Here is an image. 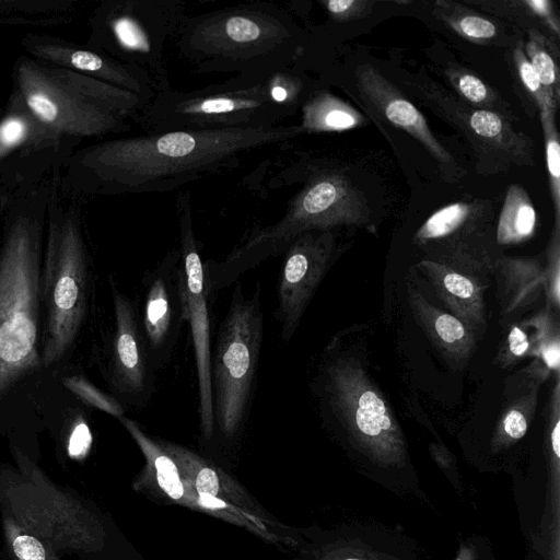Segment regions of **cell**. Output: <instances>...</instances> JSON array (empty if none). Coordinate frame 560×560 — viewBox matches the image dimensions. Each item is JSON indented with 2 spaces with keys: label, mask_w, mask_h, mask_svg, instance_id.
Returning <instances> with one entry per match:
<instances>
[{
  "label": "cell",
  "mask_w": 560,
  "mask_h": 560,
  "mask_svg": "<svg viewBox=\"0 0 560 560\" xmlns=\"http://www.w3.org/2000/svg\"><path fill=\"white\" fill-rule=\"evenodd\" d=\"M301 110L305 133L346 131L366 124L360 112L328 92L313 91Z\"/></svg>",
  "instance_id": "cell-23"
},
{
  "label": "cell",
  "mask_w": 560,
  "mask_h": 560,
  "mask_svg": "<svg viewBox=\"0 0 560 560\" xmlns=\"http://www.w3.org/2000/svg\"><path fill=\"white\" fill-rule=\"evenodd\" d=\"M481 214V205L458 201L431 214L416 233V240L428 242L451 236L472 223Z\"/></svg>",
  "instance_id": "cell-27"
},
{
  "label": "cell",
  "mask_w": 560,
  "mask_h": 560,
  "mask_svg": "<svg viewBox=\"0 0 560 560\" xmlns=\"http://www.w3.org/2000/svg\"><path fill=\"white\" fill-rule=\"evenodd\" d=\"M457 560H467L464 556H460Z\"/></svg>",
  "instance_id": "cell-40"
},
{
  "label": "cell",
  "mask_w": 560,
  "mask_h": 560,
  "mask_svg": "<svg viewBox=\"0 0 560 560\" xmlns=\"http://www.w3.org/2000/svg\"><path fill=\"white\" fill-rule=\"evenodd\" d=\"M277 72L236 75L200 90L161 91L142 108L137 125L144 132L269 128L295 115L298 108L275 102Z\"/></svg>",
  "instance_id": "cell-5"
},
{
  "label": "cell",
  "mask_w": 560,
  "mask_h": 560,
  "mask_svg": "<svg viewBox=\"0 0 560 560\" xmlns=\"http://www.w3.org/2000/svg\"><path fill=\"white\" fill-rule=\"evenodd\" d=\"M34 60L70 70L142 97L147 104L159 92L153 80L142 70L125 65L88 45L65 40L47 34L27 33L21 40Z\"/></svg>",
  "instance_id": "cell-16"
},
{
  "label": "cell",
  "mask_w": 560,
  "mask_h": 560,
  "mask_svg": "<svg viewBox=\"0 0 560 560\" xmlns=\"http://www.w3.org/2000/svg\"><path fill=\"white\" fill-rule=\"evenodd\" d=\"M186 15L180 0L105 1L90 18L85 45L142 70L161 92L170 89L165 46Z\"/></svg>",
  "instance_id": "cell-9"
},
{
  "label": "cell",
  "mask_w": 560,
  "mask_h": 560,
  "mask_svg": "<svg viewBox=\"0 0 560 560\" xmlns=\"http://www.w3.org/2000/svg\"><path fill=\"white\" fill-rule=\"evenodd\" d=\"M61 177V176H60ZM60 177L47 207V237L42 293L47 323L40 361L49 366L60 360L77 338L86 311L88 260L79 209L61 202Z\"/></svg>",
  "instance_id": "cell-6"
},
{
  "label": "cell",
  "mask_w": 560,
  "mask_h": 560,
  "mask_svg": "<svg viewBox=\"0 0 560 560\" xmlns=\"http://www.w3.org/2000/svg\"><path fill=\"white\" fill-rule=\"evenodd\" d=\"M355 80L363 97L389 122L418 140L443 167L454 166L453 158L434 137L422 113L374 67L359 66Z\"/></svg>",
  "instance_id": "cell-19"
},
{
  "label": "cell",
  "mask_w": 560,
  "mask_h": 560,
  "mask_svg": "<svg viewBox=\"0 0 560 560\" xmlns=\"http://www.w3.org/2000/svg\"><path fill=\"white\" fill-rule=\"evenodd\" d=\"M336 22H348L368 15L374 5L366 0H328L320 2Z\"/></svg>",
  "instance_id": "cell-36"
},
{
  "label": "cell",
  "mask_w": 560,
  "mask_h": 560,
  "mask_svg": "<svg viewBox=\"0 0 560 560\" xmlns=\"http://www.w3.org/2000/svg\"><path fill=\"white\" fill-rule=\"evenodd\" d=\"M530 340L527 334L518 326H513L508 336V358L517 359L529 353Z\"/></svg>",
  "instance_id": "cell-38"
},
{
  "label": "cell",
  "mask_w": 560,
  "mask_h": 560,
  "mask_svg": "<svg viewBox=\"0 0 560 560\" xmlns=\"http://www.w3.org/2000/svg\"><path fill=\"white\" fill-rule=\"evenodd\" d=\"M110 287L114 305L110 383L130 404L142 408L154 389L153 366L135 304L114 282Z\"/></svg>",
  "instance_id": "cell-18"
},
{
  "label": "cell",
  "mask_w": 560,
  "mask_h": 560,
  "mask_svg": "<svg viewBox=\"0 0 560 560\" xmlns=\"http://www.w3.org/2000/svg\"><path fill=\"white\" fill-rule=\"evenodd\" d=\"M430 278L436 294L454 315L468 328L485 324L483 300L480 287L470 278L446 265L423 260L419 264Z\"/></svg>",
  "instance_id": "cell-21"
},
{
  "label": "cell",
  "mask_w": 560,
  "mask_h": 560,
  "mask_svg": "<svg viewBox=\"0 0 560 560\" xmlns=\"http://www.w3.org/2000/svg\"><path fill=\"white\" fill-rule=\"evenodd\" d=\"M512 57L518 80L539 113L551 112L556 114L559 103L542 86L524 52V44L522 42L515 45Z\"/></svg>",
  "instance_id": "cell-32"
},
{
  "label": "cell",
  "mask_w": 560,
  "mask_h": 560,
  "mask_svg": "<svg viewBox=\"0 0 560 560\" xmlns=\"http://www.w3.org/2000/svg\"><path fill=\"white\" fill-rule=\"evenodd\" d=\"M545 138V154L556 224L560 225V143L556 114L539 113Z\"/></svg>",
  "instance_id": "cell-31"
},
{
  "label": "cell",
  "mask_w": 560,
  "mask_h": 560,
  "mask_svg": "<svg viewBox=\"0 0 560 560\" xmlns=\"http://www.w3.org/2000/svg\"><path fill=\"white\" fill-rule=\"evenodd\" d=\"M435 12L440 20L470 42L485 44L500 38L497 23L458 3L436 1Z\"/></svg>",
  "instance_id": "cell-26"
},
{
  "label": "cell",
  "mask_w": 560,
  "mask_h": 560,
  "mask_svg": "<svg viewBox=\"0 0 560 560\" xmlns=\"http://www.w3.org/2000/svg\"><path fill=\"white\" fill-rule=\"evenodd\" d=\"M58 177L14 191L5 210L0 250V394L42 363L37 351L42 236Z\"/></svg>",
  "instance_id": "cell-2"
},
{
  "label": "cell",
  "mask_w": 560,
  "mask_h": 560,
  "mask_svg": "<svg viewBox=\"0 0 560 560\" xmlns=\"http://www.w3.org/2000/svg\"><path fill=\"white\" fill-rule=\"evenodd\" d=\"M412 312L434 346L448 359L464 362L475 347V339L464 323L430 304L416 289L408 287Z\"/></svg>",
  "instance_id": "cell-22"
},
{
  "label": "cell",
  "mask_w": 560,
  "mask_h": 560,
  "mask_svg": "<svg viewBox=\"0 0 560 560\" xmlns=\"http://www.w3.org/2000/svg\"><path fill=\"white\" fill-rule=\"evenodd\" d=\"M537 215L535 207L520 185H511L503 200L497 226L499 244L512 245L522 243L535 232Z\"/></svg>",
  "instance_id": "cell-24"
},
{
  "label": "cell",
  "mask_w": 560,
  "mask_h": 560,
  "mask_svg": "<svg viewBox=\"0 0 560 560\" xmlns=\"http://www.w3.org/2000/svg\"><path fill=\"white\" fill-rule=\"evenodd\" d=\"M92 444V435L89 427L82 420L78 421L71 431L68 441V454L73 459H83Z\"/></svg>",
  "instance_id": "cell-37"
},
{
  "label": "cell",
  "mask_w": 560,
  "mask_h": 560,
  "mask_svg": "<svg viewBox=\"0 0 560 560\" xmlns=\"http://www.w3.org/2000/svg\"><path fill=\"white\" fill-rule=\"evenodd\" d=\"M179 279L185 322L188 323L196 366L198 415L201 435L213 441L211 405V341L206 268L192 232L189 202L180 198Z\"/></svg>",
  "instance_id": "cell-14"
},
{
  "label": "cell",
  "mask_w": 560,
  "mask_h": 560,
  "mask_svg": "<svg viewBox=\"0 0 560 560\" xmlns=\"http://www.w3.org/2000/svg\"><path fill=\"white\" fill-rule=\"evenodd\" d=\"M334 249L331 231H311L296 237L284 250L276 311L283 342L294 335L306 306L328 270Z\"/></svg>",
  "instance_id": "cell-15"
},
{
  "label": "cell",
  "mask_w": 560,
  "mask_h": 560,
  "mask_svg": "<svg viewBox=\"0 0 560 560\" xmlns=\"http://www.w3.org/2000/svg\"><path fill=\"white\" fill-rule=\"evenodd\" d=\"M406 86L440 116L462 130L489 171L510 165L533 164V142L516 132L510 120L497 113L478 109L453 97L439 85L419 79L405 80ZM436 114V115H438Z\"/></svg>",
  "instance_id": "cell-13"
},
{
  "label": "cell",
  "mask_w": 560,
  "mask_h": 560,
  "mask_svg": "<svg viewBox=\"0 0 560 560\" xmlns=\"http://www.w3.org/2000/svg\"><path fill=\"white\" fill-rule=\"evenodd\" d=\"M322 397L357 447L375 465L406 462L402 432L361 365L349 357L327 358L318 377Z\"/></svg>",
  "instance_id": "cell-10"
},
{
  "label": "cell",
  "mask_w": 560,
  "mask_h": 560,
  "mask_svg": "<svg viewBox=\"0 0 560 560\" xmlns=\"http://www.w3.org/2000/svg\"><path fill=\"white\" fill-rule=\"evenodd\" d=\"M260 287L250 295L236 283L211 353L213 440L235 442L248 419L262 341Z\"/></svg>",
  "instance_id": "cell-7"
},
{
  "label": "cell",
  "mask_w": 560,
  "mask_h": 560,
  "mask_svg": "<svg viewBox=\"0 0 560 560\" xmlns=\"http://www.w3.org/2000/svg\"><path fill=\"white\" fill-rule=\"evenodd\" d=\"M300 125L225 130H175L107 138L77 149L61 184L75 196L172 191L237 167L249 153L289 142Z\"/></svg>",
  "instance_id": "cell-1"
},
{
  "label": "cell",
  "mask_w": 560,
  "mask_h": 560,
  "mask_svg": "<svg viewBox=\"0 0 560 560\" xmlns=\"http://www.w3.org/2000/svg\"><path fill=\"white\" fill-rule=\"evenodd\" d=\"M445 73L452 86L466 104L478 109L497 113L510 120L511 114L508 105L481 79L464 69L450 68Z\"/></svg>",
  "instance_id": "cell-29"
},
{
  "label": "cell",
  "mask_w": 560,
  "mask_h": 560,
  "mask_svg": "<svg viewBox=\"0 0 560 560\" xmlns=\"http://www.w3.org/2000/svg\"><path fill=\"white\" fill-rule=\"evenodd\" d=\"M78 145L43 125L12 90L0 112V186L14 192L60 175Z\"/></svg>",
  "instance_id": "cell-12"
},
{
  "label": "cell",
  "mask_w": 560,
  "mask_h": 560,
  "mask_svg": "<svg viewBox=\"0 0 560 560\" xmlns=\"http://www.w3.org/2000/svg\"><path fill=\"white\" fill-rule=\"evenodd\" d=\"M13 192L0 186V214L4 212Z\"/></svg>",
  "instance_id": "cell-39"
},
{
  "label": "cell",
  "mask_w": 560,
  "mask_h": 560,
  "mask_svg": "<svg viewBox=\"0 0 560 560\" xmlns=\"http://www.w3.org/2000/svg\"><path fill=\"white\" fill-rule=\"evenodd\" d=\"M138 312L150 360L154 368L165 363L185 322L179 279V250H172L143 280Z\"/></svg>",
  "instance_id": "cell-17"
},
{
  "label": "cell",
  "mask_w": 560,
  "mask_h": 560,
  "mask_svg": "<svg viewBox=\"0 0 560 560\" xmlns=\"http://www.w3.org/2000/svg\"><path fill=\"white\" fill-rule=\"evenodd\" d=\"M175 460L183 477L200 493L234 504L257 516L271 527L276 522L258 506L253 498L223 470L192 451L173 442L156 439Z\"/></svg>",
  "instance_id": "cell-20"
},
{
  "label": "cell",
  "mask_w": 560,
  "mask_h": 560,
  "mask_svg": "<svg viewBox=\"0 0 560 560\" xmlns=\"http://www.w3.org/2000/svg\"><path fill=\"white\" fill-rule=\"evenodd\" d=\"M485 10L517 25L529 26V31H537L536 26L544 28L550 38L559 39L560 22L553 3L549 0H513V1H480L474 2ZM538 32V31H537ZM547 36V35H546Z\"/></svg>",
  "instance_id": "cell-25"
},
{
  "label": "cell",
  "mask_w": 560,
  "mask_h": 560,
  "mask_svg": "<svg viewBox=\"0 0 560 560\" xmlns=\"http://www.w3.org/2000/svg\"><path fill=\"white\" fill-rule=\"evenodd\" d=\"M61 383L85 404L116 418L125 415L124 406L115 397L102 392L85 377L80 375L62 377Z\"/></svg>",
  "instance_id": "cell-33"
},
{
  "label": "cell",
  "mask_w": 560,
  "mask_h": 560,
  "mask_svg": "<svg viewBox=\"0 0 560 560\" xmlns=\"http://www.w3.org/2000/svg\"><path fill=\"white\" fill-rule=\"evenodd\" d=\"M2 528L8 547L16 560H58L55 549L24 530L3 512Z\"/></svg>",
  "instance_id": "cell-30"
},
{
  "label": "cell",
  "mask_w": 560,
  "mask_h": 560,
  "mask_svg": "<svg viewBox=\"0 0 560 560\" xmlns=\"http://www.w3.org/2000/svg\"><path fill=\"white\" fill-rule=\"evenodd\" d=\"M369 221L368 202L354 185L335 168L317 167L306 174L305 184L278 222L254 230L223 261L210 260L205 265L209 293L228 287L269 257L284 253L304 233L363 225Z\"/></svg>",
  "instance_id": "cell-4"
},
{
  "label": "cell",
  "mask_w": 560,
  "mask_h": 560,
  "mask_svg": "<svg viewBox=\"0 0 560 560\" xmlns=\"http://www.w3.org/2000/svg\"><path fill=\"white\" fill-rule=\"evenodd\" d=\"M523 404L511 406L498 424V429L492 440V448H501L522 439L527 432L528 416L530 412L524 411Z\"/></svg>",
  "instance_id": "cell-34"
},
{
  "label": "cell",
  "mask_w": 560,
  "mask_h": 560,
  "mask_svg": "<svg viewBox=\"0 0 560 560\" xmlns=\"http://www.w3.org/2000/svg\"><path fill=\"white\" fill-rule=\"evenodd\" d=\"M318 560H397L358 540L339 541L324 547Z\"/></svg>",
  "instance_id": "cell-35"
},
{
  "label": "cell",
  "mask_w": 560,
  "mask_h": 560,
  "mask_svg": "<svg viewBox=\"0 0 560 560\" xmlns=\"http://www.w3.org/2000/svg\"><path fill=\"white\" fill-rule=\"evenodd\" d=\"M524 52L542 86L558 103L560 101V70L558 47L551 38L537 31H528Z\"/></svg>",
  "instance_id": "cell-28"
},
{
  "label": "cell",
  "mask_w": 560,
  "mask_h": 560,
  "mask_svg": "<svg viewBox=\"0 0 560 560\" xmlns=\"http://www.w3.org/2000/svg\"><path fill=\"white\" fill-rule=\"evenodd\" d=\"M14 457L19 475L0 481L2 512L56 551H101L106 529L100 516L55 485L20 450L14 451Z\"/></svg>",
  "instance_id": "cell-8"
},
{
  "label": "cell",
  "mask_w": 560,
  "mask_h": 560,
  "mask_svg": "<svg viewBox=\"0 0 560 560\" xmlns=\"http://www.w3.org/2000/svg\"><path fill=\"white\" fill-rule=\"evenodd\" d=\"M13 91L30 112L59 136L80 144L130 131L135 121L70 83L57 67L20 55L12 71Z\"/></svg>",
  "instance_id": "cell-11"
},
{
  "label": "cell",
  "mask_w": 560,
  "mask_h": 560,
  "mask_svg": "<svg viewBox=\"0 0 560 560\" xmlns=\"http://www.w3.org/2000/svg\"><path fill=\"white\" fill-rule=\"evenodd\" d=\"M304 37L288 8L253 2L186 15L174 40L198 71L266 75L300 67Z\"/></svg>",
  "instance_id": "cell-3"
}]
</instances>
